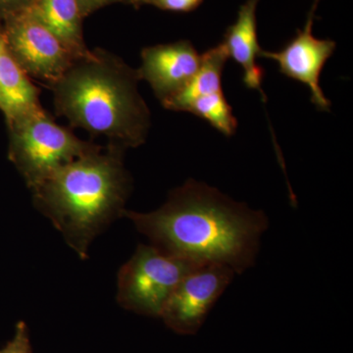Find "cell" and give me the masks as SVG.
<instances>
[{
  "label": "cell",
  "mask_w": 353,
  "mask_h": 353,
  "mask_svg": "<svg viewBox=\"0 0 353 353\" xmlns=\"http://www.w3.org/2000/svg\"><path fill=\"white\" fill-rule=\"evenodd\" d=\"M203 0H134V6H150L170 12L188 13L196 10Z\"/></svg>",
  "instance_id": "cell-15"
},
{
  "label": "cell",
  "mask_w": 353,
  "mask_h": 353,
  "mask_svg": "<svg viewBox=\"0 0 353 353\" xmlns=\"http://www.w3.org/2000/svg\"><path fill=\"white\" fill-rule=\"evenodd\" d=\"M229 57L222 44L201 54V64L196 76L183 88L162 105L168 110L183 111L192 101L202 95L222 92V77Z\"/></svg>",
  "instance_id": "cell-13"
},
{
  "label": "cell",
  "mask_w": 353,
  "mask_h": 353,
  "mask_svg": "<svg viewBox=\"0 0 353 353\" xmlns=\"http://www.w3.org/2000/svg\"><path fill=\"white\" fill-rule=\"evenodd\" d=\"M28 11L57 37L75 60L90 52L83 39V15L78 0H34Z\"/></svg>",
  "instance_id": "cell-11"
},
{
  "label": "cell",
  "mask_w": 353,
  "mask_h": 353,
  "mask_svg": "<svg viewBox=\"0 0 353 353\" xmlns=\"http://www.w3.org/2000/svg\"><path fill=\"white\" fill-rule=\"evenodd\" d=\"M7 127L9 160L31 190L62 167L101 146L79 139L69 129L58 125L43 108Z\"/></svg>",
  "instance_id": "cell-4"
},
{
  "label": "cell",
  "mask_w": 353,
  "mask_h": 353,
  "mask_svg": "<svg viewBox=\"0 0 353 353\" xmlns=\"http://www.w3.org/2000/svg\"><path fill=\"white\" fill-rule=\"evenodd\" d=\"M185 112H190L205 120L214 129L226 137H232L238 128L233 108L225 97L224 92L202 95L192 101Z\"/></svg>",
  "instance_id": "cell-14"
},
{
  "label": "cell",
  "mask_w": 353,
  "mask_h": 353,
  "mask_svg": "<svg viewBox=\"0 0 353 353\" xmlns=\"http://www.w3.org/2000/svg\"><path fill=\"white\" fill-rule=\"evenodd\" d=\"M41 109L43 106L38 88L16 63L4 44L0 54V111L3 113L6 124Z\"/></svg>",
  "instance_id": "cell-12"
},
{
  "label": "cell",
  "mask_w": 353,
  "mask_h": 353,
  "mask_svg": "<svg viewBox=\"0 0 353 353\" xmlns=\"http://www.w3.org/2000/svg\"><path fill=\"white\" fill-rule=\"evenodd\" d=\"M259 2V0H246L239 10L236 22L226 30L221 44L226 50L228 57L243 69V81L245 87L259 90L265 101L266 95L262 88L264 69L257 64V58H260L263 51L257 36L256 10Z\"/></svg>",
  "instance_id": "cell-10"
},
{
  "label": "cell",
  "mask_w": 353,
  "mask_h": 353,
  "mask_svg": "<svg viewBox=\"0 0 353 353\" xmlns=\"http://www.w3.org/2000/svg\"><path fill=\"white\" fill-rule=\"evenodd\" d=\"M196 266L157 246L139 245L120 269L118 303L138 314L160 317L176 285Z\"/></svg>",
  "instance_id": "cell-5"
},
{
  "label": "cell",
  "mask_w": 353,
  "mask_h": 353,
  "mask_svg": "<svg viewBox=\"0 0 353 353\" xmlns=\"http://www.w3.org/2000/svg\"><path fill=\"white\" fill-rule=\"evenodd\" d=\"M137 69L122 58L101 48L74 60L63 75L50 85L57 115L72 127L108 145L123 150L145 143L152 116L139 92Z\"/></svg>",
  "instance_id": "cell-2"
},
{
  "label": "cell",
  "mask_w": 353,
  "mask_h": 353,
  "mask_svg": "<svg viewBox=\"0 0 353 353\" xmlns=\"http://www.w3.org/2000/svg\"><path fill=\"white\" fill-rule=\"evenodd\" d=\"M316 8L308 14L303 29L297 30L296 37L279 51H262L260 58L277 63L281 74L303 83L309 88L310 101L318 110L329 111L331 101L320 87V76L329 58L336 50V41L320 39L313 34Z\"/></svg>",
  "instance_id": "cell-8"
},
{
  "label": "cell",
  "mask_w": 353,
  "mask_h": 353,
  "mask_svg": "<svg viewBox=\"0 0 353 353\" xmlns=\"http://www.w3.org/2000/svg\"><path fill=\"white\" fill-rule=\"evenodd\" d=\"M122 216L162 252L192 264L223 265L236 275L254 265L268 228L263 211L253 210L196 180L172 190L157 210H124Z\"/></svg>",
  "instance_id": "cell-1"
},
{
  "label": "cell",
  "mask_w": 353,
  "mask_h": 353,
  "mask_svg": "<svg viewBox=\"0 0 353 353\" xmlns=\"http://www.w3.org/2000/svg\"><path fill=\"white\" fill-rule=\"evenodd\" d=\"M141 57L139 79L148 83L161 104L187 87L201 64V54L183 39L145 48Z\"/></svg>",
  "instance_id": "cell-9"
},
{
  "label": "cell",
  "mask_w": 353,
  "mask_h": 353,
  "mask_svg": "<svg viewBox=\"0 0 353 353\" xmlns=\"http://www.w3.org/2000/svg\"><path fill=\"white\" fill-rule=\"evenodd\" d=\"M4 38H3V32H2L1 24H0V54H1V51L4 48Z\"/></svg>",
  "instance_id": "cell-19"
},
{
  "label": "cell",
  "mask_w": 353,
  "mask_h": 353,
  "mask_svg": "<svg viewBox=\"0 0 353 353\" xmlns=\"http://www.w3.org/2000/svg\"><path fill=\"white\" fill-rule=\"evenodd\" d=\"M124 153L119 146H99L32 190L34 205L82 259L95 236L124 212L131 190Z\"/></svg>",
  "instance_id": "cell-3"
},
{
  "label": "cell",
  "mask_w": 353,
  "mask_h": 353,
  "mask_svg": "<svg viewBox=\"0 0 353 353\" xmlns=\"http://www.w3.org/2000/svg\"><path fill=\"white\" fill-rule=\"evenodd\" d=\"M0 353H32L29 329L25 322L17 323L12 340L0 348Z\"/></svg>",
  "instance_id": "cell-16"
},
{
  "label": "cell",
  "mask_w": 353,
  "mask_h": 353,
  "mask_svg": "<svg viewBox=\"0 0 353 353\" xmlns=\"http://www.w3.org/2000/svg\"><path fill=\"white\" fill-rule=\"evenodd\" d=\"M1 23L7 50L30 78L51 85L75 60L29 11L16 14Z\"/></svg>",
  "instance_id": "cell-6"
},
{
  "label": "cell",
  "mask_w": 353,
  "mask_h": 353,
  "mask_svg": "<svg viewBox=\"0 0 353 353\" xmlns=\"http://www.w3.org/2000/svg\"><path fill=\"white\" fill-rule=\"evenodd\" d=\"M234 275L232 269L223 265L194 267L176 285L160 318L176 334H196Z\"/></svg>",
  "instance_id": "cell-7"
},
{
  "label": "cell",
  "mask_w": 353,
  "mask_h": 353,
  "mask_svg": "<svg viewBox=\"0 0 353 353\" xmlns=\"http://www.w3.org/2000/svg\"><path fill=\"white\" fill-rule=\"evenodd\" d=\"M78 2L83 17L111 4L126 3L134 6V0H78Z\"/></svg>",
  "instance_id": "cell-18"
},
{
  "label": "cell",
  "mask_w": 353,
  "mask_h": 353,
  "mask_svg": "<svg viewBox=\"0 0 353 353\" xmlns=\"http://www.w3.org/2000/svg\"><path fill=\"white\" fill-rule=\"evenodd\" d=\"M34 0H0V23L2 21L28 10Z\"/></svg>",
  "instance_id": "cell-17"
},
{
  "label": "cell",
  "mask_w": 353,
  "mask_h": 353,
  "mask_svg": "<svg viewBox=\"0 0 353 353\" xmlns=\"http://www.w3.org/2000/svg\"><path fill=\"white\" fill-rule=\"evenodd\" d=\"M320 0H314V4H313V7L314 8H317L318 3H319Z\"/></svg>",
  "instance_id": "cell-20"
}]
</instances>
